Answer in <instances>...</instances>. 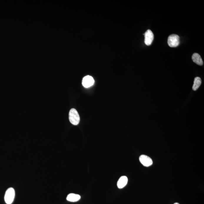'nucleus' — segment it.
<instances>
[{"mask_svg": "<svg viewBox=\"0 0 204 204\" xmlns=\"http://www.w3.org/2000/svg\"><path fill=\"white\" fill-rule=\"evenodd\" d=\"M69 119L71 123L73 125H77L79 123V115L75 109H71L69 113Z\"/></svg>", "mask_w": 204, "mask_h": 204, "instance_id": "obj_1", "label": "nucleus"}, {"mask_svg": "<svg viewBox=\"0 0 204 204\" xmlns=\"http://www.w3.org/2000/svg\"><path fill=\"white\" fill-rule=\"evenodd\" d=\"M15 191L13 188L8 189L5 193L4 199L5 203L7 204H11L14 201L15 197Z\"/></svg>", "mask_w": 204, "mask_h": 204, "instance_id": "obj_2", "label": "nucleus"}, {"mask_svg": "<svg viewBox=\"0 0 204 204\" xmlns=\"http://www.w3.org/2000/svg\"><path fill=\"white\" fill-rule=\"evenodd\" d=\"M167 43L170 47H177L180 44L179 36L175 34H171L168 38Z\"/></svg>", "mask_w": 204, "mask_h": 204, "instance_id": "obj_3", "label": "nucleus"}, {"mask_svg": "<svg viewBox=\"0 0 204 204\" xmlns=\"http://www.w3.org/2000/svg\"><path fill=\"white\" fill-rule=\"evenodd\" d=\"M145 37V43L147 45L151 44L154 39V34L150 30H148L144 34Z\"/></svg>", "mask_w": 204, "mask_h": 204, "instance_id": "obj_4", "label": "nucleus"}, {"mask_svg": "<svg viewBox=\"0 0 204 204\" xmlns=\"http://www.w3.org/2000/svg\"><path fill=\"white\" fill-rule=\"evenodd\" d=\"M139 160L141 163L145 166H150L153 164V161L152 159L147 156L144 155L140 156Z\"/></svg>", "mask_w": 204, "mask_h": 204, "instance_id": "obj_5", "label": "nucleus"}, {"mask_svg": "<svg viewBox=\"0 0 204 204\" xmlns=\"http://www.w3.org/2000/svg\"><path fill=\"white\" fill-rule=\"evenodd\" d=\"M94 82V80L93 77L91 76L88 75L83 78L82 84L84 87L88 88L93 86Z\"/></svg>", "mask_w": 204, "mask_h": 204, "instance_id": "obj_6", "label": "nucleus"}, {"mask_svg": "<svg viewBox=\"0 0 204 204\" xmlns=\"http://www.w3.org/2000/svg\"><path fill=\"white\" fill-rule=\"evenodd\" d=\"M128 178L125 176H122L119 179L117 182V186L119 189H122L125 187L127 183Z\"/></svg>", "mask_w": 204, "mask_h": 204, "instance_id": "obj_7", "label": "nucleus"}, {"mask_svg": "<svg viewBox=\"0 0 204 204\" xmlns=\"http://www.w3.org/2000/svg\"><path fill=\"white\" fill-rule=\"evenodd\" d=\"M192 59L193 62L199 66H202L203 64V61L201 56L197 53H195L192 56Z\"/></svg>", "mask_w": 204, "mask_h": 204, "instance_id": "obj_8", "label": "nucleus"}, {"mask_svg": "<svg viewBox=\"0 0 204 204\" xmlns=\"http://www.w3.org/2000/svg\"><path fill=\"white\" fill-rule=\"evenodd\" d=\"M81 198V196L78 194H70L68 195L67 200L70 202H77Z\"/></svg>", "mask_w": 204, "mask_h": 204, "instance_id": "obj_9", "label": "nucleus"}, {"mask_svg": "<svg viewBox=\"0 0 204 204\" xmlns=\"http://www.w3.org/2000/svg\"><path fill=\"white\" fill-rule=\"evenodd\" d=\"M202 83V80L199 77H196L195 78L194 84L193 87V90L196 91L198 89Z\"/></svg>", "mask_w": 204, "mask_h": 204, "instance_id": "obj_10", "label": "nucleus"}, {"mask_svg": "<svg viewBox=\"0 0 204 204\" xmlns=\"http://www.w3.org/2000/svg\"><path fill=\"white\" fill-rule=\"evenodd\" d=\"M174 204H180L178 203H175Z\"/></svg>", "mask_w": 204, "mask_h": 204, "instance_id": "obj_11", "label": "nucleus"}]
</instances>
